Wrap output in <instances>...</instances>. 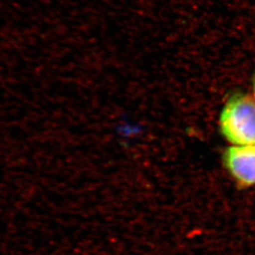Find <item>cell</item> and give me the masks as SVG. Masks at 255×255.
Returning a JSON list of instances; mask_svg holds the SVG:
<instances>
[{"instance_id": "2", "label": "cell", "mask_w": 255, "mask_h": 255, "mask_svg": "<svg viewBox=\"0 0 255 255\" xmlns=\"http://www.w3.org/2000/svg\"><path fill=\"white\" fill-rule=\"evenodd\" d=\"M223 159L226 168L241 186L255 184V145L229 147Z\"/></svg>"}, {"instance_id": "1", "label": "cell", "mask_w": 255, "mask_h": 255, "mask_svg": "<svg viewBox=\"0 0 255 255\" xmlns=\"http://www.w3.org/2000/svg\"><path fill=\"white\" fill-rule=\"evenodd\" d=\"M221 132L235 145H255V102L237 94L226 104L220 119Z\"/></svg>"}, {"instance_id": "3", "label": "cell", "mask_w": 255, "mask_h": 255, "mask_svg": "<svg viewBox=\"0 0 255 255\" xmlns=\"http://www.w3.org/2000/svg\"></svg>"}]
</instances>
